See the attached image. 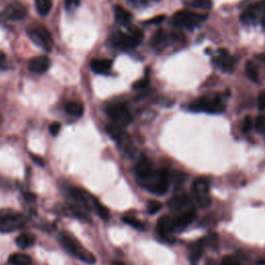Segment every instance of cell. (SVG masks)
Wrapping results in <instances>:
<instances>
[{
    "instance_id": "3957f363",
    "label": "cell",
    "mask_w": 265,
    "mask_h": 265,
    "mask_svg": "<svg viewBox=\"0 0 265 265\" xmlns=\"http://www.w3.org/2000/svg\"><path fill=\"white\" fill-rule=\"evenodd\" d=\"M206 15L198 14L188 10H183L174 14L172 18V22L178 27L193 29L200 26L206 20Z\"/></svg>"
},
{
    "instance_id": "44dd1931",
    "label": "cell",
    "mask_w": 265,
    "mask_h": 265,
    "mask_svg": "<svg viewBox=\"0 0 265 265\" xmlns=\"http://www.w3.org/2000/svg\"><path fill=\"white\" fill-rule=\"evenodd\" d=\"M190 202L189 197L186 195V194H181V195H176L173 198H171L168 202V205L172 209H182L185 206H187Z\"/></svg>"
},
{
    "instance_id": "9a60e30c",
    "label": "cell",
    "mask_w": 265,
    "mask_h": 265,
    "mask_svg": "<svg viewBox=\"0 0 265 265\" xmlns=\"http://www.w3.org/2000/svg\"><path fill=\"white\" fill-rule=\"evenodd\" d=\"M51 65V61L48 56L42 55V56H37L30 60L29 62V69L32 73L35 74H44L49 69Z\"/></svg>"
},
{
    "instance_id": "f6af8a7d",
    "label": "cell",
    "mask_w": 265,
    "mask_h": 265,
    "mask_svg": "<svg viewBox=\"0 0 265 265\" xmlns=\"http://www.w3.org/2000/svg\"><path fill=\"white\" fill-rule=\"evenodd\" d=\"M3 122H4V118H3L2 114H0V126H2V125H3Z\"/></svg>"
},
{
    "instance_id": "d6986e66",
    "label": "cell",
    "mask_w": 265,
    "mask_h": 265,
    "mask_svg": "<svg viewBox=\"0 0 265 265\" xmlns=\"http://www.w3.org/2000/svg\"><path fill=\"white\" fill-rule=\"evenodd\" d=\"M204 249V242L202 240H198L190 245V260L193 263H196L202 256Z\"/></svg>"
},
{
    "instance_id": "7c38bea8",
    "label": "cell",
    "mask_w": 265,
    "mask_h": 265,
    "mask_svg": "<svg viewBox=\"0 0 265 265\" xmlns=\"http://www.w3.org/2000/svg\"><path fill=\"white\" fill-rule=\"evenodd\" d=\"M170 184H171V178H170L169 172L165 169L158 170L156 181L152 189L150 190V193H153L155 194V195H158V196L165 195L169 190Z\"/></svg>"
},
{
    "instance_id": "9c48e42d",
    "label": "cell",
    "mask_w": 265,
    "mask_h": 265,
    "mask_svg": "<svg viewBox=\"0 0 265 265\" xmlns=\"http://www.w3.org/2000/svg\"><path fill=\"white\" fill-rule=\"evenodd\" d=\"M155 172L156 170L154 169L153 164L147 157H141L136 165V174L140 185L150 180Z\"/></svg>"
},
{
    "instance_id": "b9f144b4",
    "label": "cell",
    "mask_w": 265,
    "mask_h": 265,
    "mask_svg": "<svg viewBox=\"0 0 265 265\" xmlns=\"http://www.w3.org/2000/svg\"><path fill=\"white\" fill-rule=\"evenodd\" d=\"M5 59H6V54L3 51H0V63L4 62Z\"/></svg>"
},
{
    "instance_id": "52a82bcc",
    "label": "cell",
    "mask_w": 265,
    "mask_h": 265,
    "mask_svg": "<svg viewBox=\"0 0 265 265\" xmlns=\"http://www.w3.org/2000/svg\"><path fill=\"white\" fill-rule=\"evenodd\" d=\"M27 35L35 45H38L42 49L47 51L52 50L53 40L50 32L46 28L42 26L30 28L27 30Z\"/></svg>"
},
{
    "instance_id": "30bf717a",
    "label": "cell",
    "mask_w": 265,
    "mask_h": 265,
    "mask_svg": "<svg viewBox=\"0 0 265 265\" xmlns=\"http://www.w3.org/2000/svg\"><path fill=\"white\" fill-rule=\"evenodd\" d=\"M214 65L225 73H231L234 69V58L226 49H219L217 55L213 58Z\"/></svg>"
},
{
    "instance_id": "277c9868",
    "label": "cell",
    "mask_w": 265,
    "mask_h": 265,
    "mask_svg": "<svg viewBox=\"0 0 265 265\" xmlns=\"http://www.w3.org/2000/svg\"><path fill=\"white\" fill-rule=\"evenodd\" d=\"M106 131H107V133L111 136L112 139L116 141V143L123 151H126V153H128L129 155L135 154L136 148L133 144V141L130 135H128V133L123 130V127H120L113 122L110 123V125H107Z\"/></svg>"
},
{
    "instance_id": "7402d4cb",
    "label": "cell",
    "mask_w": 265,
    "mask_h": 265,
    "mask_svg": "<svg viewBox=\"0 0 265 265\" xmlns=\"http://www.w3.org/2000/svg\"><path fill=\"white\" fill-rule=\"evenodd\" d=\"M35 242V236L29 233H23L16 238V243L21 249H27Z\"/></svg>"
},
{
    "instance_id": "bcb514c9",
    "label": "cell",
    "mask_w": 265,
    "mask_h": 265,
    "mask_svg": "<svg viewBox=\"0 0 265 265\" xmlns=\"http://www.w3.org/2000/svg\"><path fill=\"white\" fill-rule=\"evenodd\" d=\"M208 265H216V264H214V263H209Z\"/></svg>"
},
{
    "instance_id": "7bdbcfd3",
    "label": "cell",
    "mask_w": 265,
    "mask_h": 265,
    "mask_svg": "<svg viewBox=\"0 0 265 265\" xmlns=\"http://www.w3.org/2000/svg\"><path fill=\"white\" fill-rule=\"evenodd\" d=\"M112 265H126V264L121 261H114L112 262Z\"/></svg>"
},
{
    "instance_id": "f1b7e54d",
    "label": "cell",
    "mask_w": 265,
    "mask_h": 265,
    "mask_svg": "<svg viewBox=\"0 0 265 265\" xmlns=\"http://www.w3.org/2000/svg\"><path fill=\"white\" fill-rule=\"evenodd\" d=\"M255 129L256 131L265 136V113L259 115L255 120Z\"/></svg>"
},
{
    "instance_id": "484cf974",
    "label": "cell",
    "mask_w": 265,
    "mask_h": 265,
    "mask_svg": "<svg viewBox=\"0 0 265 265\" xmlns=\"http://www.w3.org/2000/svg\"><path fill=\"white\" fill-rule=\"evenodd\" d=\"M65 111L70 114V115H74V116H81L84 112V107L76 102H68L65 105Z\"/></svg>"
},
{
    "instance_id": "836d02e7",
    "label": "cell",
    "mask_w": 265,
    "mask_h": 265,
    "mask_svg": "<svg viewBox=\"0 0 265 265\" xmlns=\"http://www.w3.org/2000/svg\"><path fill=\"white\" fill-rule=\"evenodd\" d=\"M253 125H254V123H253L252 118H251L250 116H246V117L243 119L242 125H241V130H242V132H243V133H248V132H250V131L252 130V128H253Z\"/></svg>"
},
{
    "instance_id": "ac0fdd59",
    "label": "cell",
    "mask_w": 265,
    "mask_h": 265,
    "mask_svg": "<svg viewBox=\"0 0 265 265\" xmlns=\"http://www.w3.org/2000/svg\"><path fill=\"white\" fill-rule=\"evenodd\" d=\"M92 69L97 74H107L112 67L110 59H94L91 62Z\"/></svg>"
},
{
    "instance_id": "e575fe53",
    "label": "cell",
    "mask_w": 265,
    "mask_h": 265,
    "mask_svg": "<svg viewBox=\"0 0 265 265\" xmlns=\"http://www.w3.org/2000/svg\"><path fill=\"white\" fill-rule=\"evenodd\" d=\"M221 265H242L239 260L232 256H226L223 258Z\"/></svg>"
},
{
    "instance_id": "5b68a950",
    "label": "cell",
    "mask_w": 265,
    "mask_h": 265,
    "mask_svg": "<svg viewBox=\"0 0 265 265\" xmlns=\"http://www.w3.org/2000/svg\"><path fill=\"white\" fill-rule=\"evenodd\" d=\"M106 113L120 127H127L133 121V116L125 104H113L106 108Z\"/></svg>"
},
{
    "instance_id": "8d00e7d4",
    "label": "cell",
    "mask_w": 265,
    "mask_h": 265,
    "mask_svg": "<svg viewBox=\"0 0 265 265\" xmlns=\"http://www.w3.org/2000/svg\"><path fill=\"white\" fill-rule=\"evenodd\" d=\"M60 129H61V125H60L59 122H57V121L53 122L52 125L50 126V132H51V134H52L53 136H56V135L59 133Z\"/></svg>"
},
{
    "instance_id": "8fae6325",
    "label": "cell",
    "mask_w": 265,
    "mask_h": 265,
    "mask_svg": "<svg viewBox=\"0 0 265 265\" xmlns=\"http://www.w3.org/2000/svg\"><path fill=\"white\" fill-rule=\"evenodd\" d=\"M264 16V5H253L246 10L240 16V21L246 25H253L258 23L259 21L262 22Z\"/></svg>"
},
{
    "instance_id": "e0dca14e",
    "label": "cell",
    "mask_w": 265,
    "mask_h": 265,
    "mask_svg": "<svg viewBox=\"0 0 265 265\" xmlns=\"http://www.w3.org/2000/svg\"><path fill=\"white\" fill-rule=\"evenodd\" d=\"M195 219H196V211L194 209H189L175 219V226L179 229H185L195 221Z\"/></svg>"
},
{
    "instance_id": "60d3db41",
    "label": "cell",
    "mask_w": 265,
    "mask_h": 265,
    "mask_svg": "<svg viewBox=\"0 0 265 265\" xmlns=\"http://www.w3.org/2000/svg\"><path fill=\"white\" fill-rule=\"evenodd\" d=\"M30 156H31V158L34 161L35 164H38V165H40V166H44V165H45L44 160H43V158H41L40 156H37V155H34V154H31Z\"/></svg>"
},
{
    "instance_id": "ba28073f",
    "label": "cell",
    "mask_w": 265,
    "mask_h": 265,
    "mask_svg": "<svg viewBox=\"0 0 265 265\" xmlns=\"http://www.w3.org/2000/svg\"><path fill=\"white\" fill-rule=\"evenodd\" d=\"M192 193L195 198L197 204L205 208L209 206L211 198H210V193H209V185L206 180L203 179H198L193 184L192 187Z\"/></svg>"
},
{
    "instance_id": "ee69618b",
    "label": "cell",
    "mask_w": 265,
    "mask_h": 265,
    "mask_svg": "<svg viewBox=\"0 0 265 265\" xmlns=\"http://www.w3.org/2000/svg\"><path fill=\"white\" fill-rule=\"evenodd\" d=\"M261 23L265 26V3H264V16H263V19H262Z\"/></svg>"
},
{
    "instance_id": "4dcf8cb0",
    "label": "cell",
    "mask_w": 265,
    "mask_h": 265,
    "mask_svg": "<svg viewBox=\"0 0 265 265\" xmlns=\"http://www.w3.org/2000/svg\"><path fill=\"white\" fill-rule=\"evenodd\" d=\"M162 203L161 202H158V201H154V200H151L148 202L147 204V210H148V213L150 215H154L156 214L157 211H160L161 208H162Z\"/></svg>"
},
{
    "instance_id": "4316f807",
    "label": "cell",
    "mask_w": 265,
    "mask_h": 265,
    "mask_svg": "<svg viewBox=\"0 0 265 265\" xmlns=\"http://www.w3.org/2000/svg\"><path fill=\"white\" fill-rule=\"evenodd\" d=\"M245 74L252 81H258V68L253 61H248L245 63Z\"/></svg>"
},
{
    "instance_id": "ffe728a7",
    "label": "cell",
    "mask_w": 265,
    "mask_h": 265,
    "mask_svg": "<svg viewBox=\"0 0 265 265\" xmlns=\"http://www.w3.org/2000/svg\"><path fill=\"white\" fill-rule=\"evenodd\" d=\"M114 17L117 22L121 24H128L132 20V14L127 11L125 8H122L120 6H115L114 7Z\"/></svg>"
},
{
    "instance_id": "cb8c5ba5",
    "label": "cell",
    "mask_w": 265,
    "mask_h": 265,
    "mask_svg": "<svg viewBox=\"0 0 265 265\" xmlns=\"http://www.w3.org/2000/svg\"><path fill=\"white\" fill-rule=\"evenodd\" d=\"M9 261L13 265H30L31 264V259L29 256L21 253L13 254L10 256Z\"/></svg>"
},
{
    "instance_id": "2e32d148",
    "label": "cell",
    "mask_w": 265,
    "mask_h": 265,
    "mask_svg": "<svg viewBox=\"0 0 265 265\" xmlns=\"http://www.w3.org/2000/svg\"><path fill=\"white\" fill-rule=\"evenodd\" d=\"M175 229V220L169 216H163L157 221V231L163 237L170 236Z\"/></svg>"
},
{
    "instance_id": "603a6c76",
    "label": "cell",
    "mask_w": 265,
    "mask_h": 265,
    "mask_svg": "<svg viewBox=\"0 0 265 265\" xmlns=\"http://www.w3.org/2000/svg\"><path fill=\"white\" fill-rule=\"evenodd\" d=\"M93 208L95 209L96 213L98 214V216L100 218H102L103 220H109L110 218V213H109V210L108 208L104 206L97 198H94V201H93Z\"/></svg>"
},
{
    "instance_id": "74e56055",
    "label": "cell",
    "mask_w": 265,
    "mask_h": 265,
    "mask_svg": "<svg viewBox=\"0 0 265 265\" xmlns=\"http://www.w3.org/2000/svg\"><path fill=\"white\" fill-rule=\"evenodd\" d=\"M258 108L261 111L265 110V91H263L258 97Z\"/></svg>"
},
{
    "instance_id": "7a4b0ae2",
    "label": "cell",
    "mask_w": 265,
    "mask_h": 265,
    "mask_svg": "<svg viewBox=\"0 0 265 265\" xmlns=\"http://www.w3.org/2000/svg\"><path fill=\"white\" fill-rule=\"evenodd\" d=\"M189 109L193 112H206L210 114H220L226 109V106L219 95L203 96L190 104Z\"/></svg>"
},
{
    "instance_id": "d590c367",
    "label": "cell",
    "mask_w": 265,
    "mask_h": 265,
    "mask_svg": "<svg viewBox=\"0 0 265 265\" xmlns=\"http://www.w3.org/2000/svg\"><path fill=\"white\" fill-rule=\"evenodd\" d=\"M80 5V0H65V9L66 10H74Z\"/></svg>"
},
{
    "instance_id": "d4e9b609",
    "label": "cell",
    "mask_w": 265,
    "mask_h": 265,
    "mask_svg": "<svg viewBox=\"0 0 265 265\" xmlns=\"http://www.w3.org/2000/svg\"><path fill=\"white\" fill-rule=\"evenodd\" d=\"M35 7L41 16H47L53 7V2L52 0H35Z\"/></svg>"
},
{
    "instance_id": "6da1fadb",
    "label": "cell",
    "mask_w": 265,
    "mask_h": 265,
    "mask_svg": "<svg viewBox=\"0 0 265 265\" xmlns=\"http://www.w3.org/2000/svg\"><path fill=\"white\" fill-rule=\"evenodd\" d=\"M59 242L62 248L74 257L90 264L96 263V257L90 251H87L72 234L67 232L60 233Z\"/></svg>"
},
{
    "instance_id": "f546056e",
    "label": "cell",
    "mask_w": 265,
    "mask_h": 265,
    "mask_svg": "<svg viewBox=\"0 0 265 265\" xmlns=\"http://www.w3.org/2000/svg\"><path fill=\"white\" fill-rule=\"evenodd\" d=\"M166 41V34L163 30H157L152 38V45L153 46H160Z\"/></svg>"
},
{
    "instance_id": "4fadbf2b",
    "label": "cell",
    "mask_w": 265,
    "mask_h": 265,
    "mask_svg": "<svg viewBox=\"0 0 265 265\" xmlns=\"http://www.w3.org/2000/svg\"><path fill=\"white\" fill-rule=\"evenodd\" d=\"M112 43L115 47L121 48V49H132L138 46L141 41H139L137 38L131 33H123V32H116L113 37Z\"/></svg>"
},
{
    "instance_id": "83f0119b",
    "label": "cell",
    "mask_w": 265,
    "mask_h": 265,
    "mask_svg": "<svg viewBox=\"0 0 265 265\" xmlns=\"http://www.w3.org/2000/svg\"><path fill=\"white\" fill-rule=\"evenodd\" d=\"M123 222L127 223L128 225H130L132 227H134L135 229H138V230H144V229H145V225L142 222L139 221L136 218L130 217V216L123 217Z\"/></svg>"
},
{
    "instance_id": "5bb4252c",
    "label": "cell",
    "mask_w": 265,
    "mask_h": 265,
    "mask_svg": "<svg viewBox=\"0 0 265 265\" xmlns=\"http://www.w3.org/2000/svg\"><path fill=\"white\" fill-rule=\"evenodd\" d=\"M27 16V11L25 7H23L20 4H13L10 5L5 13H4V18L7 20L11 21H19L25 19Z\"/></svg>"
},
{
    "instance_id": "1f68e13d",
    "label": "cell",
    "mask_w": 265,
    "mask_h": 265,
    "mask_svg": "<svg viewBox=\"0 0 265 265\" xmlns=\"http://www.w3.org/2000/svg\"><path fill=\"white\" fill-rule=\"evenodd\" d=\"M193 8L195 9H203V10H209L213 6L210 0H196L195 3L191 5Z\"/></svg>"
},
{
    "instance_id": "ab89813d",
    "label": "cell",
    "mask_w": 265,
    "mask_h": 265,
    "mask_svg": "<svg viewBox=\"0 0 265 265\" xmlns=\"http://www.w3.org/2000/svg\"><path fill=\"white\" fill-rule=\"evenodd\" d=\"M164 19H165V16H157V17L153 18V19L146 21V23L147 24H157V23H161Z\"/></svg>"
},
{
    "instance_id": "d6a6232c",
    "label": "cell",
    "mask_w": 265,
    "mask_h": 265,
    "mask_svg": "<svg viewBox=\"0 0 265 265\" xmlns=\"http://www.w3.org/2000/svg\"><path fill=\"white\" fill-rule=\"evenodd\" d=\"M149 85V79L148 78H143L141 80H138L133 84V90L134 91H143Z\"/></svg>"
},
{
    "instance_id": "f35d334b",
    "label": "cell",
    "mask_w": 265,
    "mask_h": 265,
    "mask_svg": "<svg viewBox=\"0 0 265 265\" xmlns=\"http://www.w3.org/2000/svg\"><path fill=\"white\" fill-rule=\"evenodd\" d=\"M24 198L29 203H32V202H34L35 200H37V196H35L33 193H30V192H27V193L24 194Z\"/></svg>"
},
{
    "instance_id": "8992f818",
    "label": "cell",
    "mask_w": 265,
    "mask_h": 265,
    "mask_svg": "<svg viewBox=\"0 0 265 265\" xmlns=\"http://www.w3.org/2000/svg\"><path fill=\"white\" fill-rule=\"evenodd\" d=\"M25 225V218L13 211H4L0 213V232L9 233L18 229L22 228Z\"/></svg>"
}]
</instances>
